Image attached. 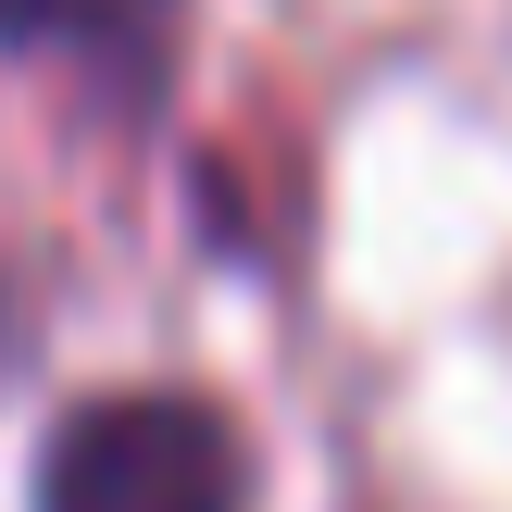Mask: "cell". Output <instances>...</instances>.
I'll return each mask as SVG.
<instances>
[{
  "instance_id": "6da1fadb",
  "label": "cell",
  "mask_w": 512,
  "mask_h": 512,
  "mask_svg": "<svg viewBox=\"0 0 512 512\" xmlns=\"http://www.w3.org/2000/svg\"><path fill=\"white\" fill-rule=\"evenodd\" d=\"M25 512H250V438L200 388H100L50 425Z\"/></svg>"
},
{
  "instance_id": "7a4b0ae2",
  "label": "cell",
  "mask_w": 512,
  "mask_h": 512,
  "mask_svg": "<svg viewBox=\"0 0 512 512\" xmlns=\"http://www.w3.org/2000/svg\"><path fill=\"white\" fill-rule=\"evenodd\" d=\"M138 0H0V50H100V63H138Z\"/></svg>"
}]
</instances>
